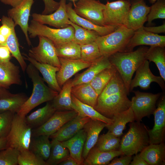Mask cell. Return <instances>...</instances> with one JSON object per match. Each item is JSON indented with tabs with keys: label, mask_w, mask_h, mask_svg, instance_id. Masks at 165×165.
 <instances>
[{
	"label": "cell",
	"mask_w": 165,
	"mask_h": 165,
	"mask_svg": "<svg viewBox=\"0 0 165 165\" xmlns=\"http://www.w3.org/2000/svg\"><path fill=\"white\" fill-rule=\"evenodd\" d=\"M103 11L105 25L125 26L131 2L129 0L107 2Z\"/></svg>",
	"instance_id": "obj_10"
},
{
	"label": "cell",
	"mask_w": 165,
	"mask_h": 165,
	"mask_svg": "<svg viewBox=\"0 0 165 165\" xmlns=\"http://www.w3.org/2000/svg\"><path fill=\"white\" fill-rule=\"evenodd\" d=\"M153 114L154 125L152 129H147L150 144H158L163 142L165 128V97L160 98Z\"/></svg>",
	"instance_id": "obj_19"
},
{
	"label": "cell",
	"mask_w": 165,
	"mask_h": 165,
	"mask_svg": "<svg viewBox=\"0 0 165 165\" xmlns=\"http://www.w3.org/2000/svg\"><path fill=\"white\" fill-rule=\"evenodd\" d=\"M90 119L89 117L78 114L65 123L57 132L51 135L50 138L56 139L61 142L67 140L83 129L85 124Z\"/></svg>",
	"instance_id": "obj_20"
},
{
	"label": "cell",
	"mask_w": 165,
	"mask_h": 165,
	"mask_svg": "<svg viewBox=\"0 0 165 165\" xmlns=\"http://www.w3.org/2000/svg\"><path fill=\"white\" fill-rule=\"evenodd\" d=\"M14 22L11 24V33L7 39L6 46L10 50L12 57H14L19 63L23 72L24 73L27 64L20 51L18 38L15 31Z\"/></svg>",
	"instance_id": "obj_38"
},
{
	"label": "cell",
	"mask_w": 165,
	"mask_h": 165,
	"mask_svg": "<svg viewBox=\"0 0 165 165\" xmlns=\"http://www.w3.org/2000/svg\"><path fill=\"white\" fill-rule=\"evenodd\" d=\"M38 37V45L30 49L28 55L38 62L60 68V63L54 44L46 37L42 36Z\"/></svg>",
	"instance_id": "obj_9"
},
{
	"label": "cell",
	"mask_w": 165,
	"mask_h": 165,
	"mask_svg": "<svg viewBox=\"0 0 165 165\" xmlns=\"http://www.w3.org/2000/svg\"><path fill=\"white\" fill-rule=\"evenodd\" d=\"M0 1L5 4L10 5H11V0H0Z\"/></svg>",
	"instance_id": "obj_56"
},
{
	"label": "cell",
	"mask_w": 165,
	"mask_h": 165,
	"mask_svg": "<svg viewBox=\"0 0 165 165\" xmlns=\"http://www.w3.org/2000/svg\"><path fill=\"white\" fill-rule=\"evenodd\" d=\"M135 72V76L130 82V92L138 86L143 90L148 89L151 83L153 82L157 83L163 90H165V81L160 76H155L152 73L148 60H145Z\"/></svg>",
	"instance_id": "obj_13"
},
{
	"label": "cell",
	"mask_w": 165,
	"mask_h": 165,
	"mask_svg": "<svg viewBox=\"0 0 165 165\" xmlns=\"http://www.w3.org/2000/svg\"><path fill=\"white\" fill-rule=\"evenodd\" d=\"M112 65L108 57L102 56L93 63L86 71L77 75L72 80V86L89 83L100 72Z\"/></svg>",
	"instance_id": "obj_24"
},
{
	"label": "cell",
	"mask_w": 165,
	"mask_h": 165,
	"mask_svg": "<svg viewBox=\"0 0 165 165\" xmlns=\"http://www.w3.org/2000/svg\"><path fill=\"white\" fill-rule=\"evenodd\" d=\"M138 154L149 165H164L165 159L164 144L162 142L158 144H150Z\"/></svg>",
	"instance_id": "obj_29"
},
{
	"label": "cell",
	"mask_w": 165,
	"mask_h": 165,
	"mask_svg": "<svg viewBox=\"0 0 165 165\" xmlns=\"http://www.w3.org/2000/svg\"><path fill=\"white\" fill-rule=\"evenodd\" d=\"M22 83L19 66L10 61L0 64V86L2 87L7 89L13 84L21 85Z\"/></svg>",
	"instance_id": "obj_27"
},
{
	"label": "cell",
	"mask_w": 165,
	"mask_h": 165,
	"mask_svg": "<svg viewBox=\"0 0 165 165\" xmlns=\"http://www.w3.org/2000/svg\"><path fill=\"white\" fill-rule=\"evenodd\" d=\"M56 111L52 103L48 102L44 106L25 116V119L32 129L36 128L45 123Z\"/></svg>",
	"instance_id": "obj_33"
},
{
	"label": "cell",
	"mask_w": 165,
	"mask_h": 165,
	"mask_svg": "<svg viewBox=\"0 0 165 165\" xmlns=\"http://www.w3.org/2000/svg\"><path fill=\"white\" fill-rule=\"evenodd\" d=\"M59 58L61 66L56 76L58 83L61 88L73 75L79 71L88 68L93 63L81 59L72 60L61 57H59Z\"/></svg>",
	"instance_id": "obj_17"
},
{
	"label": "cell",
	"mask_w": 165,
	"mask_h": 165,
	"mask_svg": "<svg viewBox=\"0 0 165 165\" xmlns=\"http://www.w3.org/2000/svg\"><path fill=\"white\" fill-rule=\"evenodd\" d=\"M58 8L52 13L43 15L33 13L32 20L43 24H48L57 28H66L70 25L66 9V0H60Z\"/></svg>",
	"instance_id": "obj_16"
},
{
	"label": "cell",
	"mask_w": 165,
	"mask_h": 165,
	"mask_svg": "<svg viewBox=\"0 0 165 165\" xmlns=\"http://www.w3.org/2000/svg\"><path fill=\"white\" fill-rule=\"evenodd\" d=\"M32 137L33 138L31 137L29 149L46 160L49 157L51 148L50 136L41 135Z\"/></svg>",
	"instance_id": "obj_35"
},
{
	"label": "cell",
	"mask_w": 165,
	"mask_h": 165,
	"mask_svg": "<svg viewBox=\"0 0 165 165\" xmlns=\"http://www.w3.org/2000/svg\"><path fill=\"white\" fill-rule=\"evenodd\" d=\"M71 93L81 102L95 108L98 95L89 83L73 86Z\"/></svg>",
	"instance_id": "obj_32"
},
{
	"label": "cell",
	"mask_w": 165,
	"mask_h": 165,
	"mask_svg": "<svg viewBox=\"0 0 165 165\" xmlns=\"http://www.w3.org/2000/svg\"><path fill=\"white\" fill-rule=\"evenodd\" d=\"M113 122L107 124L106 127L114 135L119 137L123 134L126 124L135 120L131 107L127 110L116 114L112 118Z\"/></svg>",
	"instance_id": "obj_30"
},
{
	"label": "cell",
	"mask_w": 165,
	"mask_h": 165,
	"mask_svg": "<svg viewBox=\"0 0 165 165\" xmlns=\"http://www.w3.org/2000/svg\"><path fill=\"white\" fill-rule=\"evenodd\" d=\"M148 49L141 46L134 51L117 52L108 57L111 63L120 74L129 94L134 73L145 60Z\"/></svg>",
	"instance_id": "obj_2"
},
{
	"label": "cell",
	"mask_w": 165,
	"mask_h": 165,
	"mask_svg": "<svg viewBox=\"0 0 165 165\" xmlns=\"http://www.w3.org/2000/svg\"><path fill=\"white\" fill-rule=\"evenodd\" d=\"M116 72V68L112 65L100 72L89 82L98 96Z\"/></svg>",
	"instance_id": "obj_39"
},
{
	"label": "cell",
	"mask_w": 165,
	"mask_h": 165,
	"mask_svg": "<svg viewBox=\"0 0 165 165\" xmlns=\"http://www.w3.org/2000/svg\"><path fill=\"white\" fill-rule=\"evenodd\" d=\"M2 87L0 86V95L1 92Z\"/></svg>",
	"instance_id": "obj_59"
},
{
	"label": "cell",
	"mask_w": 165,
	"mask_h": 165,
	"mask_svg": "<svg viewBox=\"0 0 165 165\" xmlns=\"http://www.w3.org/2000/svg\"><path fill=\"white\" fill-rule=\"evenodd\" d=\"M28 98L24 93L12 94L2 87L0 95V113L7 111L17 113Z\"/></svg>",
	"instance_id": "obj_22"
},
{
	"label": "cell",
	"mask_w": 165,
	"mask_h": 165,
	"mask_svg": "<svg viewBox=\"0 0 165 165\" xmlns=\"http://www.w3.org/2000/svg\"><path fill=\"white\" fill-rule=\"evenodd\" d=\"M121 155H124L119 150L104 152L99 150L94 146L89 152L82 165H108L114 158Z\"/></svg>",
	"instance_id": "obj_28"
},
{
	"label": "cell",
	"mask_w": 165,
	"mask_h": 165,
	"mask_svg": "<svg viewBox=\"0 0 165 165\" xmlns=\"http://www.w3.org/2000/svg\"><path fill=\"white\" fill-rule=\"evenodd\" d=\"M145 59L154 62L160 72V76L165 81V49L164 47L150 46L145 55Z\"/></svg>",
	"instance_id": "obj_37"
},
{
	"label": "cell",
	"mask_w": 165,
	"mask_h": 165,
	"mask_svg": "<svg viewBox=\"0 0 165 165\" xmlns=\"http://www.w3.org/2000/svg\"><path fill=\"white\" fill-rule=\"evenodd\" d=\"M142 28L147 31L155 34H158V33H164L165 32V23L158 26L145 27L143 26Z\"/></svg>",
	"instance_id": "obj_51"
},
{
	"label": "cell",
	"mask_w": 165,
	"mask_h": 165,
	"mask_svg": "<svg viewBox=\"0 0 165 165\" xmlns=\"http://www.w3.org/2000/svg\"><path fill=\"white\" fill-rule=\"evenodd\" d=\"M73 9L80 16L100 26H105L103 11L105 5L96 0H79Z\"/></svg>",
	"instance_id": "obj_11"
},
{
	"label": "cell",
	"mask_w": 165,
	"mask_h": 165,
	"mask_svg": "<svg viewBox=\"0 0 165 165\" xmlns=\"http://www.w3.org/2000/svg\"><path fill=\"white\" fill-rule=\"evenodd\" d=\"M80 46L81 59L84 61L93 63L102 56L96 41Z\"/></svg>",
	"instance_id": "obj_43"
},
{
	"label": "cell",
	"mask_w": 165,
	"mask_h": 165,
	"mask_svg": "<svg viewBox=\"0 0 165 165\" xmlns=\"http://www.w3.org/2000/svg\"><path fill=\"white\" fill-rule=\"evenodd\" d=\"M130 128L120 142L119 150L124 155L131 156L140 152L149 144L147 129L140 122H130Z\"/></svg>",
	"instance_id": "obj_4"
},
{
	"label": "cell",
	"mask_w": 165,
	"mask_h": 165,
	"mask_svg": "<svg viewBox=\"0 0 165 165\" xmlns=\"http://www.w3.org/2000/svg\"><path fill=\"white\" fill-rule=\"evenodd\" d=\"M23 0H11L10 5L14 7L19 5Z\"/></svg>",
	"instance_id": "obj_55"
},
{
	"label": "cell",
	"mask_w": 165,
	"mask_h": 165,
	"mask_svg": "<svg viewBox=\"0 0 165 165\" xmlns=\"http://www.w3.org/2000/svg\"><path fill=\"white\" fill-rule=\"evenodd\" d=\"M86 132L83 128L69 139L61 142L68 150L70 156L77 163L82 165L83 159L82 153L86 138Z\"/></svg>",
	"instance_id": "obj_26"
},
{
	"label": "cell",
	"mask_w": 165,
	"mask_h": 165,
	"mask_svg": "<svg viewBox=\"0 0 165 165\" xmlns=\"http://www.w3.org/2000/svg\"><path fill=\"white\" fill-rule=\"evenodd\" d=\"M71 97L74 110L79 115L89 117L92 119L99 120L107 124H111L113 122L112 119L104 116L91 106L81 102L72 94Z\"/></svg>",
	"instance_id": "obj_34"
},
{
	"label": "cell",
	"mask_w": 165,
	"mask_h": 165,
	"mask_svg": "<svg viewBox=\"0 0 165 165\" xmlns=\"http://www.w3.org/2000/svg\"><path fill=\"white\" fill-rule=\"evenodd\" d=\"M66 9L68 17L71 21L86 29L95 31L100 36L108 34L115 30L118 27L112 25L99 26L80 16L74 11L71 2L66 4Z\"/></svg>",
	"instance_id": "obj_21"
},
{
	"label": "cell",
	"mask_w": 165,
	"mask_h": 165,
	"mask_svg": "<svg viewBox=\"0 0 165 165\" xmlns=\"http://www.w3.org/2000/svg\"><path fill=\"white\" fill-rule=\"evenodd\" d=\"M26 72L31 80L33 88L31 96L17 113L22 116H26L32 109L41 104L52 101L58 93L45 84L38 71L31 63L27 66Z\"/></svg>",
	"instance_id": "obj_3"
},
{
	"label": "cell",
	"mask_w": 165,
	"mask_h": 165,
	"mask_svg": "<svg viewBox=\"0 0 165 165\" xmlns=\"http://www.w3.org/2000/svg\"><path fill=\"white\" fill-rule=\"evenodd\" d=\"M72 80L70 79L67 81L62 87L60 91L51 101L56 111L74 110L71 97Z\"/></svg>",
	"instance_id": "obj_31"
},
{
	"label": "cell",
	"mask_w": 165,
	"mask_h": 165,
	"mask_svg": "<svg viewBox=\"0 0 165 165\" xmlns=\"http://www.w3.org/2000/svg\"><path fill=\"white\" fill-rule=\"evenodd\" d=\"M165 18V3L164 0H158L150 7L147 16V21L149 24L153 20L157 19Z\"/></svg>",
	"instance_id": "obj_46"
},
{
	"label": "cell",
	"mask_w": 165,
	"mask_h": 165,
	"mask_svg": "<svg viewBox=\"0 0 165 165\" xmlns=\"http://www.w3.org/2000/svg\"><path fill=\"white\" fill-rule=\"evenodd\" d=\"M59 165H78L77 162L70 156L65 160Z\"/></svg>",
	"instance_id": "obj_53"
},
{
	"label": "cell",
	"mask_w": 165,
	"mask_h": 165,
	"mask_svg": "<svg viewBox=\"0 0 165 165\" xmlns=\"http://www.w3.org/2000/svg\"><path fill=\"white\" fill-rule=\"evenodd\" d=\"M129 94L119 72L116 73L98 96L94 108L104 116L112 119L118 113L127 110L132 105Z\"/></svg>",
	"instance_id": "obj_1"
},
{
	"label": "cell",
	"mask_w": 165,
	"mask_h": 165,
	"mask_svg": "<svg viewBox=\"0 0 165 165\" xmlns=\"http://www.w3.org/2000/svg\"><path fill=\"white\" fill-rule=\"evenodd\" d=\"M121 140L109 131L99 136L94 146L101 151L108 152L119 150Z\"/></svg>",
	"instance_id": "obj_41"
},
{
	"label": "cell",
	"mask_w": 165,
	"mask_h": 165,
	"mask_svg": "<svg viewBox=\"0 0 165 165\" xmlns=\"http://www.w3.org/2000/svg\"><path fill=\"white\" fill-rule=\"evenodd\" d=\"M150 9L144 0H134L131 3L125 26L135 31L141 28L147 21Z\"/></svg>",
	"instance_id": "obj_15"
},
{
	"label": "cell",
	"mask_w": 165,
	"mask_h": 165,
	"mask_svg": "<svg viewBox=\"0 0 165 165\" xmlns=\"http://www.w3.org/2000/svg\"><path fill=\"white\" fill-rule=\"evenodd\" d=\"M119 158H114L108 165H128L132 159V156L125 155Z\"/></svg>",
	"instance_id": "obj_50"
},
{
	"label": "cell",
	"mask_w": 165,
	"mask_h": 165,
	"mask_svg": "<svg viewBox=\"0 0 165 165\" xmlns=\"http://www.w3.org/2000/svg\"><path fill=\"white\" fill-rule=\"evenodd\" d=\"M20 151L16 148L8 147L0 151V165H17Z\"/></svg>",
	"instance_id": "obj_45"
},
{
	"label": "cell",
	"mask_w": 165,
	"mask_h": 165,
	"mask_svg": "<svg viewBox=\"0 0 165 165\" xmlns=\"http://www.w3.org/2000/svg\"><path fill=\"white\" fill-rule=\"evenodd\" d=\"M45 5V8L42 14H49L56 11L60 5L59 2L54 0H42Z\"/></svg>",
	"instance_id": "obj_48"
},
{
	"label": "cell",
	"mask_w": 165,
	"mask_h": 165,
	"mask_svg": "<svg viewBox=\"0 0 165 165\" xmlns=\"http://www.w3.org/2000/svg\"><path fill=\"white\" fill-rule=\"evenodd\" d=\"M34 2V0H23L16 7L9 9L7 13L8 16L13 21L15 26L18 25L20 27L29 46L31 45V43L28 33V21Z\"/></svg>",
	"instance_id": "obj_14"
},
{
	"label": "cell",
	"mask_w": 165,
	"mask_h": 165,
	"mask_svg": "<svg viewBox=\"0 0 165 165\" xmlns=\"http://www.w3.org/2000/svg\"><path fill=\"white\" fill-rule=\"evenodd\" d=\"M68 24L72 25L74 29L73 41L79 45L95 41L100 36L95 31L83 28L70 20L68 21Z\"/></svg>",
	"instance_id": "obj_40"
},
{
	"label": "cell",
	"mask_w": 165,
	"mask_h": 165,
	"mask_svg": "<svg viewBox=\"0 0 165 165\" xmlns=\"http://www.w3.org/2000/svg\"><path fill=\"white\" fill-rule=\"evenodd\" d=\"M51 148L49 157L46 160L48 165H56L70 156L68 149L62 142L52 138L51 142Z\"/></svg>",
	"instance_id": "obj_36"
},
{
	"label": "cell",
	"mask_w": 165,
	"mask_h": 165,
	"mask_svg": "<svg viewBox=\"0 0 165 165\" xmlns=\"http://www.w3.org/2000/svg\"><path fill=\"white\" fill-rule=\"evenodd\" d=\"M18 163L19 165H48L45 160L29 149L20 151Z\"/></svg>",
	"instance_id": "obj_44"
},
{
	"label": "cell",
	"mask_w": 165,
	"mask_h": 165,
	"mask_svg": "<svg viewBox=\"0 0 165 165\" xmlns=\"http://www.w3.org/2000/svg\"><path fill=\"white\" fill-rule=\"evenodd\" d=\"M7 147L6 137L0 138V151Z\"/></svg>",
	"instance_id": "obj_54"
},
{
	"label": "cell",
	"mask_w": 165,
	"mask_h": 165,
	"mask_svg": "<svg viewBox=\"0 0 165 165\" xmlns=\"http://www.w3.org/2000/svg\"><path fill=\"white\" fill-rule=\"evenodd\" d=\"M24 60L28 61L42 74L43 79L53 90L59 93L61 88L59 85L56 78V73L60 68L48 64L38 62L29 57L28 55L22 53Z\"/></svg>",
	"instance_id": "obj_23"
},
{
	"label": "cell",
	"mask_w": 165,
	"mask_h": 165,
	"mask_svg": "<svg viewBox=\"0 0 165 165\" xmlns=\"http://www.w3.org/2000/svg\"><path fill=\"white\" fill-rule=\"evenodd\" d=\"M25 117L15 114L10 130L6 137L7 147L13 148L20 151L29 149L32 129L26 122Z\"/></svg>",
	"instance_id": "obj_6"
},
{
	"label": "cell",
	"mask_w": 165,
	"mask_h": 165,
	"mask_svg": "<svg viewBox=\"0 0 165 165\" xmlns=\"http://www.w3.org/2000/svg\"><path fill=\"white\" fill-rule=\"evenodd\" d=\"M130 165H149V164L138 154L134 157L133 160L131 161Z\"/></svg>",
	"instance_id": "obj_52"
},
{
	"label": "cell",
	"mask_w": 165,
	"mask_h": 165,
	"mask_svg": "<svg viewBox=\"0 0 165 165\" xmlns=\"http://www.w3.org/2000/svg\"><path fill=\"white\" fill-rule=\"evenodd\" d=\"M78 114L74 110L56 111L43 124L32 130V136L41 135L50 136Z\"/></svg>",
	"instance_id": "obj_12"
},
{
	"label": "cell",
	"mask_w": 165,
	"mask_h": 165,
	"mask_svg": "<svg viewBox=\"0 0 165 165\" xmlns=\"http://www.w3.org/2000/svg\"><path fill=\"white\" fill-rule=\"evenodd\" d=\"M56 47L58 57L72 60L81 59L80 45L74 41L65 43Z\"/></svg>",
	"instance_id": "obj_42"
},
{
	"label": "cell",
	"mask_w": 165,
	"mask_h": 165,
	"mask_svg": "<svg viewBox=\"0 0 165 165\" xmlns=\"http://www.w3.org/2000/svg\"><path fill=\"white\" fill-rule=\"evenodd\" d=\"M71 0L73 2L74 5L75 4V1H76L77 0Z\"/></svg>",
	"instance_id": "obj_58"
},
{
	"label": "cell",
	"mask_w": 165,
	"mask_h": 165,
	"mask_svg": "<svg viewBox=\"0 0 165 165\" xmlns=\"http://www.w3.org/2000/svg\"><path fill=\"white\" fill-rule=\"evenodd\" d=\"M15 114L9 111L0 113V138L7 136Z\"/></svg>",
	"instance_id": "obj_47"
},
{
	"label": "cell",
	"mask_w": 165,
	"mask_h": 165,
	"mask_svg": "<svg viewBox=\"0 0 165 165\" xmlns=\"http://www.w3.org/2000/svg\"><path fill=\"white\" fill-rule=\"evenodd\" d=\"M134 31L122 25L108 34L99 36L96 41L102 55L108 57L117 52H125Z\"/></svg>",
	"instance_id": "obj_5"
},
{
	"label": "cell",
	"mask_w": 165,
	"mask_h": 165,
	"mask_svg": "<svg viewBox=\"0 0 165 165\" xmlns=\"http://www.w3.org/2000/svg\"><path fill=\"white\" fill-rule=\"evenodd\" d=\"M28 34L31 38L42 36L51 40L56 47L73 41L74 29L71 25L63 28H53L32 20L29 25Z\"/></svg>",
	"instance_id": "obj_7"
},
{
	"label": "cell",
	"mask_w": 165,
	"mask_h": 165,
	"mask_svg": "<svg viewBox=\"0 0 165 165\" xmlns=\"http://www.w3.org/2000/svg\"><path fill=\"white\" fill-rule=\"evenodd\" d=\"M157 0H148L152 4L154 3Z\"/></svg>",
	"instance_id": "obj_57"
},
{
	"label": "cell",
	"mask_w": 165,
	"mask_h": 165,
	"mask_svg": "<svg viewBox=\"0 0 165 165\" xmlns=\"http://www.w3.org/2000/svg\"><path fill=\"white\" fill-rule=\"evenodd\" d=\"M135 96L132 98L131 106L135 120L140 122L145 116L153 114L156 109L157 101L162 94H153L141 92L138 90L132 91Z\"/></svg>",
	"instance_id": "obj_8"
},
{
	"label": "cell",
	"mask_w": 165,
	"mask_h": 165,
	"mask_svg": "<svg viewBox=\"0 0 165 165\" xmlns=\"http://www.w3.org/2000/svg\"><path fill=\"white\" fill-rule=\"evenodd\" d=\"M140 45L165 47V36L152 33L141 28L134 31L127 46L125 52L132 51L134 47Z\"/></svg>",
	"instance_id": "obj_18"
},
{
	"label": "cell",
	"mask_w": 165,
	"mask_h": 165,
	"mask_svg": "<svg viewBox=\"0 0 165 165\" xmlns=\"http://www.w3.org/2000/svg\"><path fill=\"white\" fill-rule=\"evenodd\" d=\"M11 53L7 46H0V64L6 63L10 61Z\"/></svg>",
	"instance_id": "obj_49"
},
{
	"label": "cell",
	"mask_w": 165,
	"mask_h": 165,
	"mask_svg": "<svg viewBox=\"0 0 165 165\" xmlns=\"http://www.w3.org/2000/svg\"><path fill=\"white\" fill-rule=\"evenodd\" d=\"M107 124L99 120L91 119L84 125L83 129L86 132V136L82 153L84 160L90 150L95 145L100 133Z\"/></svg>",
	"instance_id": "obj_25"
}]
</instances>
